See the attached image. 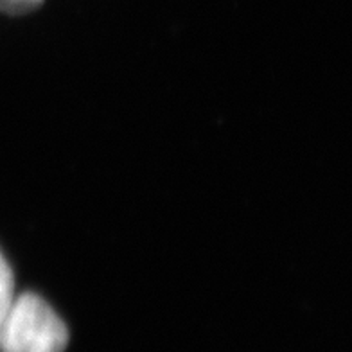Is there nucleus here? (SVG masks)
Instances as JSON below:
<instances>
[{
    "label": "nucleus",
    "instance_id": "7ed1b4c3",
    "mask_svg": "<svg viewBox=\"0 0 352 352\" xmlns=\"http://www.w3.org/2000/svg\"><path fill=\"white\" fill-rule=\"evenodd\" d=\"M45 0H0V13L10 16H22V14L36 11Z\"/></svg>",
    "mask_w": 352,
    "mask_h": 352
},
{
    "label": "nucleus",
    "instance_id": "f257e3e1",
    "mask_svg": "<svg viewBox=\"0 0 352 352\" xmlns=\"http://www.w3.org/2000/svg\"><path fill=\"white\" fill-rule=\"evenodd\" d=\"M69 329L54 307L36 293L14 297L0 322V352H65Z\"/></svg>",
    "mask_w": 352,
    "mask_h": 352
},
{
    "label": "nucleus",
    "instance_id": "f03ea898",
    "mask_svg": "<svg viewBox=\"0 0 352 352\" xmlns=\"http://www.w3.org/2000/svg\"><path fill=\"white\" fill-rule=\"evenodd\" d=\"M14 297L16 295H14L13 270H11L10 263L6 261V257L0 252V322L6 316V313L10 311Z\"/></svg>",
    "mask_w": 352,
    "mask_h": 352
}]
</instances>
